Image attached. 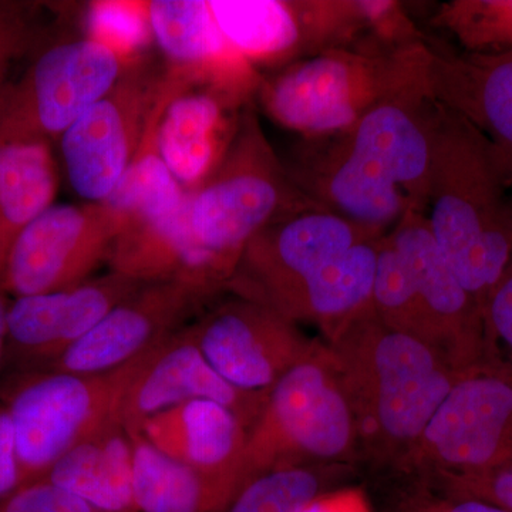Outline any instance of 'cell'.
I'll return each mask as SVG.
<instances>
[{
    "label": "cell",
    "instance_id": "6da1fadb",
    "mask_svg": "<svg viewBox=\"0 0 512 512\" xmlns=\"http://www.w3.org/2000/svg\"><path fill=\"white\" fill-rule=\"evenodd\" d=\"M436 107L430 90L387 101L348 130L301 138L286 170L323 210L387 234L426 214Z\"/></svg>",
    "mask_w": 512,
    "mask_h": 512
},
{
    "label": "cell",
    "instance_id": "7a4b0ae2",
    "mask_svg": "<svg viewBox=\"0 0 512 512\" xmlns=\"http://www.w3.org/2000/svg\"><path fill=\"white\" fill-rule=\"evenodd\" d=\"M320 208L293 183L259 121L255 101L214 173L187 194L180 281L220 295L249 242L269 225Z\"/></svg>",
    "mask_w": 512,
    "mask_h": 512
},
{
    "label": "cell",
    "instance_id": "3957f363",
    "mask_svg": "<svg viewBox=\"0 0 512 512\" xmlns=\"http://www.w3.org/2000/svg\"><path fill=\"white\" fill-rule=\"evenodd\" d=\"M325 343L355 410L360 448L396 466L468 373L427 343L386 328L373 306Z\"/></svg>",
    "mask_w": 512,
    "mask_h": 512
},
{
    "label": "cell",
    "instance_id": "277c9868",
    "mask_svg": "<svg viewBox=\"0 0 512 512\" xmlns=\"http://www.w3.org/2000/svg\"><path fill=\"white\" fill-rule=\"evenodd\" d=\"M436 104L427 224L485 318L488 299L512 259V192L487 138Z\"/></svg>",
    "mask_w": 512,
    "mask_h": 512
},
{
    "label": "cell",
    "instance_id": "5b68a950",
    "mask_svg": "<svg viewBox=\"0 0 512 512\" xmlns=\"http://www.w3.org/2000/svg\"><path fill=\"white\" fill-rule=\"evenodd\" d=\"M429 39L403 49L340 47L262 74L255 100L301 138L340 133L387 101L429 89Z\"/></svg>",
    "mask_w": 512,
    "mask_h": 512
},
{
    "label": "cell",
    "instance_id": "8992f818",
    "mask_svg": "<svg viewBox=\"0 0 512 512\" xmlns=\"http://www.w3.org/2000/svg\"><path fill=\"white\" fill-rule=\"evenodd\" d=\"M360 450L359 426L328 345L318 342L268 392L248 431L242 460L247 484L269 471L345 464Z\"/></svg>",
    "mask_w": 512,
    "mask_h": 512
},
{
    "label": "cell",
    "instance_id": "52a82bcc",
    "mask_svg": "<svg viewBox=\"0 0 512 512\" xmlns=\"http://www.w3.org/2000/svg\"><path fill=\"white\" fill-rule=\"evenodd\" d=\"M222 35L259 73L340 47L373 45L390 0H208Z\"/></svg>",
    "mask_w": 512,
    "mask_h": 512
},
{
    "label": "cell",
    "instance_id": "ba28073f",
    "mask_svg": "<svg viewBox=\"0 0 512 512\" xmlns=\"http://www.w3.org/2000/svg\"><path fill=\"white\" fill-rule=\"evenodd\" d=\"M141 359L93 375L28 370L3 384L0 402L15 429L23 485L42 480L67 451L120 416L121 400Z\"/></svg>",
    "mask_w": 512,
    "mask_h": 512
},
{
    "label": "cell",
    "instance_id": "9c48e42d",
    "mask_svg": "<svg viewBox=\"0 0 512 512\" xmlns=\"http://www.w3.org/2000/svg\"><path fill=\"white\" fill-rule=\"evenodd\" d=\"M134 63L87 35L46 46L0 94V143L59 141Z\"/></svg>",
    "mask_w": 512,
    "mask_h": 512
},
{
    "label": "cell",
    "instance_id": "30bf717a",
    "mask_svg": "<svg viewBox=\"0 0 512 512\" xmlns=\"http://www.w3.org/2000/svg\"><path fill=\"white\" fill-rule=\"evenodd\" d=\"M158 117L160 107H154L133 163L104 201L120 217L107 261L110 271L140 284L180 281L187 194L158 156Z\"/></svg>",
    "mask_w": 512,
    "mask_h": 512
},
{
    "label": "cell",
    "instance_id": "8fae6325",
    "mask_svg": "<svg viewBox=\"0 0 512 512\" xmlns=\"http://www.w3.org/2000/svg\"><path fill=\"white\" fill-rule=\"evenodd\" d=\"M511 460L512 372L495 359L454 383L399 467L426 477L487 470Z\"/></svg>",
    "mask_w": 512,
    "mask_h": 512
},
{
    "label": "cell",
    "instance_id": "7c38bea8",
    "mask_svg": "<svg viewBox=\"0 0 512 512\" xmlns=\"http://www.w3.org/2000/svg\"><path fill=\"white\" fill-rule=\"evenodd\" d=\"M164 84L165 67L156 70L146 59L134 63L60 137L67 180L83 202L106 201L123 180Z\"/></svg>",
    "mask_w": 512,
    "mask_h": 512
},
{
    "label": "cell",
    "instance_id": "4fadbf2b",
    "mask_svg": "<svg viewBox=\"0 0 512 512\" xmlns=\"http://www.w3.org/2000/svg\"><path fill=\"white\" fill-rule=\"evenodd\" d=\"M120 217L107 202L53 204L16 239L0 289L15 298L64 291L109 261Z\"/></svg>",
    "mask_w": 512,
    "mask_h": 512
},
{
    "label": "cell",
    "instance_id": "5bb4252c",
    "mask_svg": "<svg viewBox=\"0 0 512 512\" xmlns=\"http://www.w3.org/2000/svg\"><path fill=\"white\" fill-rule=\"evenodd\" d=\"M384 235L323 208L299 212L249 242L227 292L271 308L350 248Z\"/></svg>",
    "mask_w": 512,
    "mask_h": 512
},
{
    "label": "cell",
    "instance_id": "9a60e30c",
    "mask_svg": "<svg viewBox=\"0 0 512 512\" xmlns=\"http://www.w3.org/2000/svg\"><path fill=\"white\" fill-rule=\"evenodd\" d=\"M191 328L211 366L232 386L256 393L269 392L319 342L274 309L238 296L212 308Z\"/></svg>",
    "mask_w": 512,
    "mask_h": 512
},
{
    "label": "cell",
    "instance_id": "2e32d148",
    "mask_svg": "<svg viewBox=\"0 0 512 512\" xmlns=\"http://www.w3.org/2000/svg\"><path fill=\"white\" fill-rule=\"evenodd\" d=\"M387 235L406 262L441 355L463 373L493 362L483 309L441 254L426 214L409 212Z\"/></svg>",
    "mask_w": 512,
    "mask_h": 512
},
{
    "label": "cell",
    "instance_id": "e0dca14e",
    "mask_svg": "<svg viewBox=\"0 0 512 512\" xmlns=\"http://www.w3.org/2000/svg\"><path fill=\"white\" fill-rule=\"evenodd\" d=\"M214 293L183 281L141 284L73 348L42 369L106 373L157 348L201 311Z\"/></svg>",
    "mask_w": 512,
    "mask_h": 512
},
{
    "label": "cell",
    "instance_id": "ac0fdd59",
    "mask_svg": "<svg viewBox=\"0 0 512 512\" xmlns=\"http://www.w3.org/2000/svg\"><path fill=\"white\" fill-rule=\"evenodd\" d=\"M268 392L238 389L211 366L191 325L150 350L128 383L120 406L127 433H141L148 419L192 400H211L232 410L251 429L264 410Z\"/></svg>",
    "mask_w": 512,
    "mask_h": 512
},
{
    "label": "cell",
    "instance_id": "d6986e66",
    "mask_svg": "<svg viewBox=\"0 0 512 512\" xmlns=\"http://www.w3.org/2000/svg\"><path fill=\"white\" fill-rule=\"evenodd\" d=\"M165 72L170 87L156 128L157 153L185 194H191L221 163L242 111L254 101Z\"/></svg>",
    "mask_w": 512,
    "mask_h": 512
},
{
    "label": "cell",
    "instance_id": "ffe728a7",
    "mask_svg": "<svg viewBox=\"0 0 512 512\" xmlns=\"http://www.w3.org/2000/svg\"><path fill=\"white\" fill-rule=\"evenodd\" d=\"M429 49L431 96L487 138L512 192V52L467 53L434 43L430 36Z\"/></svg>",
    "mask_w": 512,
    "mask_h": 512
},
{
    "label": "cell",
    "instance_id": "44dd1931",
    "mask_svg": "<svg viewBox=\"0 0 512 512\" xmlns=\"http://www.w3.org/2000/svg\"><path fill=\"white\" fill-rule=\"evenodd\" d=\"M140 285L110 271L64 291L15 298L8 311V346L37 369L49 366Z\"/></svg>",
    "mask_w": 512,
    "mask_h": 512
},
{
    "label": "cell",
    "instance_id": "7402d4cb",
    "mask_svg": "<svg viewBox=\"0 0 512 512\" xmlns=\"http://www.w3.org/2000/svg\"><path fill=\"white\" fill-rule=\"evenodd\" d=\"M144 8L167 70L255 101L262 73L229 45L208 0H151Z\"/></svg>",
    "mask_w": 512,
    "mask_h": 512
},
{
    "label": "cell",
    "instance_id": "603a6c76",
    "mask_svg": "<svg viewBox=\"0 0 512 512\" xmlns=\"http://www.w3.org/2000/svg\"><path fill=\"white\" fill-rule=\"evenodd\" d=\"M148 443L201 473L247 485L242 460L248 429L237 414L211 400H192L148 419L141 427Z\"/></svg>",
    "mask_w": 512,
    "mask_h": 512
},
{
    "label": "cell",
    "instance_id": "cb8c5ba5",
    "mask_svg": "<svg viewBox=\"0 0 512 512\" xmlns=\"http://www.w3.org/2000/svg\"><path fill=\"white\" fill-rule=\"evenodd\" d=\"M383 238V237H382ZM360 242L271 306L279 315L313 323L329 339L372 308L380 239Z\"/></svg>",
    "mask_w": 512,
    "mask_h": 512
},
{
    "label": "cell",
    "instance_id": "d4e9b609",
    "mask_svg": "<svg viewBox=\"0 0 512 512\" xmlns=\"http://www.w3.org/2000/svg\"><path fill=\"white\" fill-rule=\"evenodd\" d=\"M42 480L111 512H138L133 444L120 416L76 444Z\"/></svg>",
    "mask_w": 512,
    "mask_h": 512
},
{
    "label": "cell",
    "instance_id": "484cf974",
    "mask_svg": "<svg viewBox=\"0 0 512 512\" xmlns=\"http://www.w3.org/2000/svg\"><path fill=\"white\" fill-rule=\"evenodd\" d=\"M130 439L138 512H225L241 491L231 481L168 457L141 433H131Z\"/></svg>",
    "mask_w": 512,
    "mask_h": 512
},
{
    "label": "cell",
    "instance_id": "4316f807",
    "mask_svg": "<svg viewBox=\"0 0 512 512\" xmlns=\"http://www.w3.org/2000/svg\"><path fill=\"white\" fill-rule=\"evenodd\" d=\"M57 188L52 144L0 143V282L16 239L55 204Z\"/></svg>",
    "mask_w": 512,
    "mask_h": 512
},
{
    "label": "cell",
    "instance_id": "83f0119b",
    "mask_svg": "<svg viewBox=\"0 0 512 512\" xmlns=\"http://www.w3.org/2000/svg\"><path fill=\"white\" fill-rule=\"evenodd\" d=\"M346 473L345 464L269 471L249 481L225 512H301L330 493Z\"/></svg>",
    "mask_w": 512,
    "mask_h": 512
},
{
    "label": "cell",
    "instance_id": "f1b7e54d",
    "mask_svg": "<svg viewBox=\"0 0 512 512\" xmlns=\"http://www.w3.org/2000/svg\"><path fill=\"white\" fill-rule=\"evenodd\" d=\"M372 305L386 328L419 339L437 350L433 328L421 306L406 262L387 234L380 239L377 252Z\"/></svg>",
    "mask_w": 512,
    "mask_h": 512
},
{
    "label": "cell",
    "instance_id": "f546056e",
    "mask_svg": "<svg viewBox=\"0 0 512 512\" xmlns=\"http://www.w3.org/2000/svg\"><path fill=\"white\" fill-rule=\"evenodd\" d=\"M434 28L478 55L512 52V0H448L434 9Z\"/></svg>",
    "mask_w": 512,
    "mask_h": 512
},
{
    "label": "cell",
    "instance_id": "4dcf8cb0",
    "mask_svg": "<svg viewBox=\"0 0 512 512\" xmlns=\"http://www.w3.org/2000/svg\"><path fill=\"white\" fill-rule=\"evenodd\" d=\"M87 36L116 50L130 62L144 59V47L153 40L144 2L90 3Z\"/></svg>",
    "mask_w": 512,
    "mask_h": 512
},
{
    "label": "cell",
    "instance_id": "1f68e13d",
    "mask_svg": "<svg viewBox=\"0 0 512 512\" xmlns=\"http://www.w3.org/2000/svg\"><path fill=\"white\" fill-rule=\"evenodd\" d=\"M424 478L426 485L436 488L439 494L484 501L512 512V460L487 470L471 473L439 471Z\"/></svg>",
    "mask_w": 512,
    "mask_h": 512
},
{
    "label": "cell",
    "instance_id": "d6a6232c",
    "mask_svg": "<svg viewBox=\"0 0 512 512\" xmlns=\"http://www.w3.org/2000/svg\"><path fill=\"white\" fill-rule=\"evenodd\" d=\"M37 37L33 6L26 3H0V94L8 86L12 64L28 52Z\"/></svg>",
    "mask_w": 512,
    "mask_h": 512
},
{
    "label": "cell",
    "instance_id": "836d02e7",
    "mask_svg": "<svg viewBox=\"0 0 512 512\" xmlns=\"http://www.w3.org/2000/svg\"><path fill=\"white\" fill-rule=\"evenodd\" d=\"M0 512H111L87 503L47 483L45 480L23 485L8 500L0 503Z\"/></svg>",
    "mask_w": 512,
    "mask_h": 512
},
{
    "label": "cell",
    "instance_id": "e575fe53",
    "mask_svg": "<svg viewBox=\"0 0 512 512\" xmlns=\"http://www.w3.org/2000/svg\"><path fill=\"white\" fill-rule=\"evenodd\" d=\"M396 512H510L497 505L471 498H454L424 487L404 495Z\"/></svg>",
    "mask_w": 512,
    "mask_h": 512
},
{
    "label": "cell",
    "instance_id": "d590c367",
    "mask_svg": "<svg viewBox=\"0 0 512 512\" xmlns=\"http://www.w3.org/2000/svg\"><path fill=\"white\" fill-rule=\"evenodd\" d=\"M15 429L5 404L0 402V503L22 488Z\"/></svg>",
    "mask_w": 512,
    "mask_h": 512
},
{
    "label": "cell",
    "instance_id": "8d00e7d4",
    "mask_svg": "<svg viewBox=\"0 0 512 512\" xmlns=\"http://www.w3.org/2000/svg\"><path fill=\"white\" fill-rule=\"evenodd\" d=\"M485 322L491 339L503 340L512 350V259L488 299Z\"/></svg>",
    "mask_w": 512,
    "mask_h": 512
},
{
    "label": "cell",
    "instance_id": "74e56055",
    "mask_svg": "<svg viewBox=\"0 0 512 512\" xmlns=\"http://www.w3.org/2000/svg\"><path fill=\"white\" fill-rule=\"evenodd\" d=\"M10 302L8 295L0 291V365L3 362V353L8 348V311Z\"/></svg>",
    "mask_w": 512,
    "mask_h": 512
}]
</instances>
